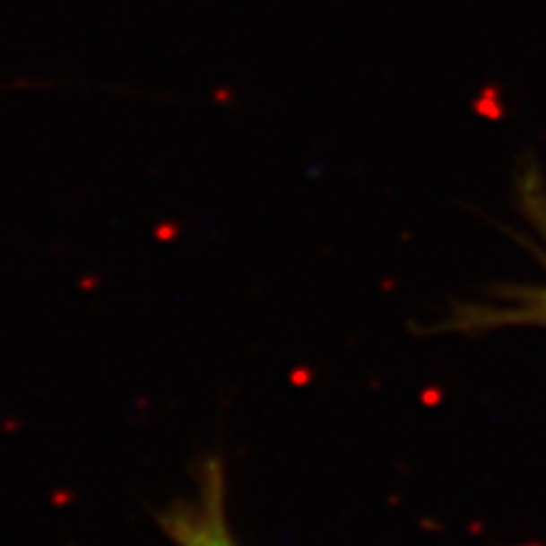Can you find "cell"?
<instances>
[{
  "instance_id": "obj_2",
  "label": "cell",
  "mask_w": 546,
  "mask_h": 546,
  "mask_svg": "<svg viewBox=\"0 0 546 546\" xmlns=\"http://www.w3.org/2000/svg\"><path fill=\"white\" fill-rule=\"evenodd\" d=\"M157 524L172 546H240L228 511L223 458L208 455L200 463L195 493L172 501Z\"/></svg>"
},
{
  "instance_id": "obj_1",
  "label": "cell",
  "mask_w": 546,
  "mask_h": 546,
  "mask_svg": "<svg viewBox=\"0 0 546 546\" xmlns=\"http://www.w3.org/2000/svg\"><path fill=\"white\" fill-rule=\"evenodd\" d=\"M518 203L524 218L532 228L529 246L539 261L542 276L532 283H506L498 286L486 301H471L453 307L446 332L483 334L514 326L546 329V185L539 169L529 168L518 182Z\"/></svg>"
}]
</instances>
